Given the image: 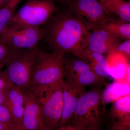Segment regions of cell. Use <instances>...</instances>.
<instances>
[{"label": "cell", "mask_w": 130, "mask_h": 130, "mask_svg": "<svg viewBox=\"0 0 130 130\" xmlns=\"http://www.w3.org/2000/svg\"><path fill=\"white\" fill-rule=\"evenodd\" d=\"M23 90L24 109L22 121L23 130H46L39 98L30 90Z\"/></svg>", "instance_id": "cell-9"}, {"label": "cell", "mask_w": 130, "mask_h": 130, "mask_svg": "<svg viewBox=\"0 0 130 130\" xmlns=\"http://www.w3.org/2000/svg\"><path fill=\"white\" fill-rule=\"evenodd\" d=\"M56 1L60 5L64 6H68L70 3L72 1V0H54Z\"/></svg>", "instance_id": "cell-25"}, {"label": "cell", "mask_w": 130, "mask_h": 130, "mask_svg": "<svg viewBox=\"0 0 130 130\" xmlns=\"http://www.w3.org/2000/svg\"><path fill=\"white\" fill-rule=\"evenodd\" d=\"M6 2L5 0H0V8L4 6Z\"/></svg>", "instance_id": "cell-28"}, {"label": "cell", "mask_w": 130, "mask_h": 130, "mask_svg": "<svg viewBox=\"0 0 130 130\" xmlns=\"http://www.w3.org/2000/svg\"><path fill=\"white\" fill-rule=\"evenodd\" d=\"M102 90L96 88L86 91L79 98L71 125L83 130H97L100 123Z\"/></svg>", "instance_id": "cell-6"}, {"label": "cell", "mask_w": 130, "mask_h": 130, "mask_svg": "<svg viewBox=\"0 0 130 130\" xmlns=\"http://www.w3.org/2000/svg\"><path fill=\"white\" fill-rule=\"evenodd\" d=\"M65 54L39 50L32 72L29 89L46 87L63 79Z\"/></svg>", "instance_id": "cell-3"}, {"label": "cell", "mask_w": 130, "mask_h": 130, "mask_svg": "<svg viewBox=\"0 0 130 130\" xmlns=\"http://www.w3.org/2000/svg\"><path fill=\"white\" fill-rule=\"evenodd\" d=\"M12 84L5 70L0 71V105H5L7 91Z\"/></svg>", "instance_id": "cell-21"}, {"label": "cell", "mask_w": 130, "mask_h": 130, "mask_svg": "<svg viewBox=\"0 0 130 130\" xmlns=\"http://www.w3.org/2000/svg\"><path fill=\"white\" fill-rule=\"evenodd\" d=\"M12 49L0 42V64H4Z\"/></svg>", "instance_id": "cell-23"}, {"label": "cell", "mask_w": 130, "mask_h": 130, "mask_svg": "<svg viewBox=\"0 0 130 130\" xmlns=\"http://www.w3.org/2000/svg\"><path fill=\"white\" fill-rule=\"evenodd\" d=\"M115 82L109 84L102 91L101 96V105L105 108L106 105L120 98L130 94V86Z\"/></svg>", "instance_id": "cell-16"}, {"label": "cell", "mask_w": 130, "mask_h": 130, "mask_svg": "<svg viewBox=\"0 0 130 130\" xmlns=\"http://www.w3.org/2000/svg\"><path fill=\"white\" fill-rule=\"evenodd\" d=\"M86 91L85 88L74 86L63 80V108L60 128L70 123L79 98Z\"/></svg>", "instance_id": "cell-11"}, {"label": "cell", "mask_w": 130, "mask_h": 130, "mask_svg": "<svg viewBox=\"0 0 130 130\" xmlns=\"http://www.w3.org/2000/svg\"><path fill=\"white\" fill-rule=\"evenodd\" d=\"M112 123L130 125V96L127 95L112 103L110 110Z\"/></svg>", "instance_id": "cell-15"}, {"label": "cell", "mask_w": 130, "mask_h": 130, "mask_svg": "<svg viewBox=\"0 0 130 130\" xmlns=\"http://www.w3.org/2000/svg\"><path fill=\"white\" fill-rule=\"evenodd\" d=\"M5 1H6V2H7L8 1V0H5Z\"/></svg>", "instance_id": "cell-33"}, {"label": "cell", "mask_w": 130, "mask_h": 130, "mask_svg": "<svg viewBox=\"0 0 130 130\" xmlns=\"http://www.w3.org/2000/svg\"><path fill=\"white\" fill-rule=\"evenodd\" d=\"M54 0H28L15 12L8 27H41L58 11Z\"/></svg>", "instance_id": "cell-5"}, {"label": "cell", "mask_w": 130, "mask_h": 130, "mask_svg": "<svg viewBox=\"0 0 130 130\" xmlns=\"http://www.w3.org/2000/svg\"><path fill=\"white\" fill-rule=\"evenodd\" d=\"M5 65L4 64H0V71L1 70V69H2L5 66Z\"/></svg>", "instance_id": "cell-29"}, {"label": "cell", "mask_w": 130, "mask_h": 130, "mask_svg": "<svg viewBox=\"0 0 130 130\" xmlns=\"http://www.w3.org/2000/svg\"><path fill=\"white\" fill-rule=\"evenodd\" d=\"M98 76L103 79L111 75L109 67L104 55L85 49L82 57Z\"/></svg>", "instance_id": "cell-14"}, {"label": "cell", "mask_w": 130, "mask_h": 130, "mask_svg": "<svg viewBox=\"0 0 130 130\" xmlns=\"http://www.w3.org/2000/svg\"><path fill=\"white\" fill-rule=\"evenodd\" d=\"M100 130V129H98V130Z\"/></svg>", "instance_id": "cell-34"}, {"label": "cell", "mask_w": 130, "mask_h": 130, "mask_svg": "<svg viewBox=\"0 0 130 130\" xmlns=\"http://www.w3.org/2000/svg\"><path fill=\"white\" fill-rule=\"evenodd\" d=\"M69 58H64L63 81L71 84H77L88 72L92 70L84 60L72 55Z\"/></svg>", "instance_id": "cell-13"}, {"label": "cell", "mask_w": 130, "mask_h": 130, "mask_svg": "<svg viewBox=\"0 0 130 130\" xmlns=\"http://www.w3.org/2000/svg\"><path fill=\"white\" fill-rule=\"evenodd\" d=\"M96 28L103 29L119 39L130 40V23H125L113 19Z\"/></svg>", "instance_id": "cell-17"}, {"label": "cell", "mask_w": 130, "mask_h": 130, "mask_svg": "<svg viewBox=\"0 0 130 130\" xmlns=\"http://www.w3.org/2000/svg\"><path fill=\"white\" fill-rule=\"evenodd\" d=\"M39 50L12 49L5 63V70L12 84L22 90L30 86Z\"/></svg>", "instance_id": "cell-2"}, {"label": "cell", "mask_w": 130, "mask_h": 130, "mask_svg": "<svg viewBox=\"0 0 130 130\" xmlns=\"http://www.w3.org/2000/svg\"><path fill=\"white\" fill-rule=\"evenodd\" d=\"M75 129V130H83L82 129H79V128H74V127H73Z\"/></svg>", "instance_id": "cell-30"}, {"label": "cell", "mask_w": 130, "mask_h": 130, "mask_svg": "<svg viewBox=\"0 0 130 130\" xmlns=\"http://www.w3.org/2000/svg\"><path fill=\"white\" fill-rule=\"evenodd\" d=\"M5 105L8 108L19 129L23 130L22 126L24 109L23 90L18 88L12 84L7 91Z\"/></svg>", "instance_id": "cell-12"}, {"label": "cell", "mask_w": 130, "mask_h": 130, "mask_svg": "<svg viewBox=\"0 0 130 130\" xmlns=\"http://www.w3.org/2000/svg\"><path fill=\"white\" fill-rule=\"evenodd\" d=\"M120 40L103 29L95 28L89 31L85 49L104 55L115 51Z\"/></svg>", "instance_id": "cell-10"}, {"label": "cell", "mask_w": 130, "mask_h": 130, "mask_svg": "<svg viewBox=\"0 0 130 130\" xmlns=\"http://www.w3.org/2000/svg\"><path fill=\"white\" fill-rule=\"evenodd\" d=\"M130 125L118 123H112L110 130H130Z\"/></svg>", "instance_id": "cell-24"}, {"label": "cell", "mask_w": 130, "mask_h": 130, "mask_svg": "<svg viewBox=\"0 0 130 130\" xmlns=\"http://www.w3.org/2000/svg\"><path fill=\"white\" fill-rule=\"evenodd\" d=\"M108 1H122V0H108Z\"/></svg>", "instance_id": "cell-32"}, {"label": "cell", "mask_w": 130, "mask_h": 130, "mask_svg": "<svg viewBox=\"0 0 130 130\" xmlns=\"http://www.w3.org/2000/svg\"><path fill=\"white\" fill-rule=\"evenodd\" d=\"M0 130H10L6 126L0 123Z\"/></svg>", "instance_id": "cell-27"}, {"label": "cell", "mask_w": 130, "mask_h": 130, "mask_svg": "<svg viewBox=\"0 0 130 130\" xmlns=\"http://www.w3.org/2000/svg\"><path fill=\"white\" fill-rule=\"evenodd\" d=\"M100 2L108 12L116 14L118 17L119 21L130 23V2L122 0L107 1Z\"/></svg>", "instance_id": "cell-18"}, {"label": "cell", "mask_w": 130, "mask_h": 130, "mask_svg": "<svg viewBox=\"0 0 130 130\" xmlns=\"http://www.w3.org/2000/svg\"><path fill=\"white\" fill-rule=\"evenodd\" d=\"M59 130H75V129L71 125L68 124L67 125L63 126Z\"/></svg>", "instance_id": "cell-26"}, {"label": "cell", "mask_w": 130, "mask_h": 130, "mask_svg": "<svg viewBox=\"0 0 130 130\" xmlns=\"http://www.w3.org/2000/svg\"><path fill=\"white\" fill-rule=\"evenodd\" d=\"M63 79L46 87L29 89L40 100L46 130H59L63 108Z\"/></svg>", "instance_id": "cell-4"}, {"label": "cell", "mask_w": 130, "mask_h": 130, "mask_svg": "<svg viewBox=\"0 0 130 130\" xmlns=\"http://www.w3.org/2000/svg\"><path fill=\"white\" fill-rule=\"evenodd\" d=\"M108 1V0H99L100 2H101L105 1Z\"/></svg>", "instance_id": "cell-31"}, {"label": "cell", "mask_w": 130, "mask_h": 130, "mask_svg": "<svg viewBox=\"0 0 130 130\" xmlns=\"http://www.w3.org/2000/svg\"><path fill=\"white\" fill-rule=\"evenodd\" d=\"M56 12L44 28V38L53 51L71 54L81 59L89 31L68 9Z\"/></svg>", "instance_id": "cell-1"}, {"label": "cell", "mask_w": 130, "mask_h": 130, "mask_svg": "<svg viewBox=\"0 0 130 130\" xmlns=\"http://www.w3.org/2000/svg\"><path fill=\"white\" fill-rule=\"evenodd\" d=\"M23 0H8L0 8V28L6 30L14 16L18 6Z\"/></svg>", "instance_id": "cell-19"}, {"label": "cell", "mask_w": 130, "mask_h": 130, "mask_svg": "<svg viewBox=\"0 0 130 130\" xmlns=\"http://www.w3.org/2000/svg\"><path fill=\"white\" fill-rule=\"evenodd\" d=\"M0 123L6 126L10 130H20L5 105H0Z\"/></svg>", "instance_id": "cell-20"}, {"label": "cell", "mask_w": 130, "mask_h": 130, "mask_svg": "<svg viewBox=\"0 0 130 130\" xmlns=\"http://www.w3.org/2000/svg\"><path fill=\"white\" fill-rule=\"evenodd\" d=\"M115 51L123 55L127 59L129 60L130 40H125L123 42H120L116 47Z\"/></svg>", "instance_id": "cell-22"}, {"label": "cell", "mask_w": 130, "mask_h": 130, "mask_svg": "<svg viewBox=\"0 0 130 130\" xmlns=\"http://www.w3.org/2000/svg\"><path fill=\"white\" fill-rule=\"evenodd\" d=\"M44 35L41 27H8L0 35V42L12 49H31L37 48Z\"/></svg>", "instance_id": "cell-8"}, {"label": "cell", "mask_w": 130, "mask_h": 130, "mask_svg": "<svg viewBox=\"0 0 130 130\" xmlns=\"http://www.w3.org/2000/svg\"><path fill=\"white\" fill-rule=\"evenodd\" d=\"M68 7L89 31L113 19L99 0H72Z\"/></svg>", "instance_id": "cell-7"}]
</instances>
